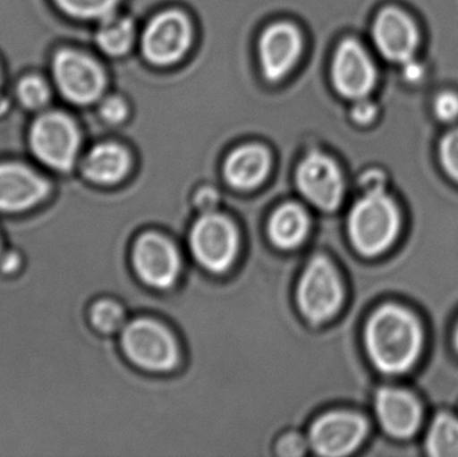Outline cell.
Listing matches in <instances>:
<instances>
[{
	"mask_svg": "<svg viewBox=\"0 0 458 457\" xmlns=\"http://www.w3.org/2000/svg\"><path fill=\"white\" fill-rule=\"evenodd\" d=\"M365 343L371 361L381 372L401 375L419 360L424 333L411 311L401 306L386 305L369 319Z\"/></svg>",
	"mask_w": 458,
	"mask_h": 457,
	"instance_id": "cell-1",
	"label": "cell"
},
{
	"mask_svg": "<svg viewBox=\"0 0 458 457\" xmlns=\"http://www.w3.org/2000/svg\"><path fill=\"white\" fill-rule=\"evenodd\" d=\"M401 215L397 204L381 187L365 190V196L352 207L349 233L360 254L376 257L386 251L400 233Z\"/></svg>",
	"mask_w": 458,
	"mask_h": 457,
	"instance_id": "cell-2",
	"label": "cell"
},
{
	"mask_svg": "<svg viewBox=\"0 0 458 457\" xmlns=\"http://www.w3.org/2000/svg\"><path fill=\"white\" fill-rule=\"evenodd\" d=\"M80 141L77 126L62 113L40 115L30 131V147L35 158L58 172L72 171Z\"/></svg>",
	"mask_w": 458,
	"mask_h": 457,
	"instance_id": "cell-3",
	"label": "cell"
},
{
	"mask_svg": "<svg viewBox=\"0 0 458 457\" xmlns=\"http://www.w3.org/2000/svg\"><path fill=\"white\" fill-rule=\"evenodd\" d=\"M123 348L133 364L152 372L171 370L179 360L176 341L152 319H137L123 327Z\"/></svg>",
	"mask_w": 458,
	"mask_h": 457,
	"instance_id": "cell-4",
	"label": "cell"
},
{
	"mask_svg": "<svg viewBox=\"0 0 458 457\" xmlns=\"http://www.w3.org/2000/svg\"><path fill=\"white\" fill-rule=\"evenodd\" d=\"M301 313L312 322L330 319L341 308L344 289L330 260L317 257L309 263L296 292Z\"/></svg>",
	"mask_w": 458,
	"mask_h": 457,
	"instance_id": "cell-5",
	"label": "cell"
},
{
	"mask_svg": "<svg viewBox=\"0 0 458 457\" xmlns=\"http://www.w3.org/2000/svg\"><path fill=\"white\" fill-rule=\"evenodd\" d=\"M191 249L207 270L225 273L236 258L239 235L227 217L208 212L193 225Z\"/></svg>",
	"mask_w": 458,
	"mask_h": 457,
	"instance_id": "cell-6",
	"label": "cell"
},
{
	"mask_svg": "<svg viewBox=\"0 0 458 457\" xmlns=\"http://www.w3.org/2000/svg\"><path fill=\"white\" fill-rule=\"evenodd\" d=\"M53 72L59 90L72 104H90L104 90L105 77L101 67L78 51H59L54 58Z\"/></svg>",
	"mask_w": 458,
	"mask_h": 457,
	"instance_id": "cell-7",
	"label": "cell"
},
{
	"mask_svg": "<svg viewBox=\"0 0 458 457\" xmlns=\"http://www.w3.org/2000/svg\"><path fill=\"white\" fill-rule=\"evenodd\" d=\"M296 184L301 195L323 211H334L344 198V177L328 156L310 153L299 164Z\"/></svg>",
	"mask_w": 458,
	"mask_h": 457,
	"instance_id": "cell-8",
	"label": "cell"
},
{
	"mask_svg": "<svg viewBox=\"0 0 458 457\" xmlns=\"http://www.w3.org/2000/svg\"><path fill=\"white\" fill-rule=\"evenodd\" d=\"M368 434L365 419L355 413L334 412L322 416L310 429V443L322 456H346L354 453Z\"/></svg>",
	"mask_w": 458,
	"mask_h": 457,
	"instance_id": "cell-9",
	"label": "cell"
},
{
	"mask_svg": "<svg viewBox=\"0 0 458 457\" xmlns=\"http://www.w3.org/2000/svg\"><path fill=\"white\" fill-rule=\"evenodd\" d=\"M191 26L179 11L156 16L142 38V51L152 63L171 64L179 61L190 47Z\"/></svg>",
	"mask_w": 458,
	"mask_h": 457,
	"instance_id": "cell-10",
	"label": "cell"
},
{
	"mask_svg": "<svg viewBox=\"0 0 458 457\" xmlns=\"http://www.w3.org/2000/svg\"><path fill=\"white\" fill-rule=\"evenodd\" d=\"M50 182L18 163L0 164V212L21 214L39 206L50 195Z\"/></svg>",
	"mask_w": 458,
	"mask_h": 457,
	"instance_id": "cell-11",
	"label": "cell"
},
{
	"mask_svg": "<svg viewBox=\"0 0 458 457\" xmlns=\"http://www.w3.org/2000/svg\"><path fill=\"white\" fill-rule=\"evenodd\" d=\"M333 80L339 94L346 98H366L377 80L376 67L357 40L341 43L333 61Z\"/></svg>",
	"mask_w": 458,
	"mask_h": 457,
	"instance_id": "cell-12",
	"label": "cell"
},
{
	"mask_svg": "<svg viewBox=\"0 0 458 457\" xmlns=\"http://www.w3.org/2000/svg\"><path fill=\"white\" fill-rule=\"evenodd\" d=\"M133 266L145 284L157 289H168L179 275V252L164 236L147 233L134 246Z\"/></svg>",
	"mask_w": 458,
	"mask_h": 457,
	"instance_id": "cell-13",
	"label": "cell"
},
{
	"mask_svg": "<svg viewBox=\"0 0 458 457\" xmlns=\"http://www.w3.org/2000/svg\"><path fill=\"white\" fill-rule=\"evenodd\" d=\"M373 37L385 58L403 64L413 59L420 39L413 19L394 7L385 8L379 13L374 21Z\"/></svg>",
	"mask_w": 458,
	"mask_h": 457,
	"instance_id": "cell-14",
	"label": "cell"
},
{
	"mask_svg": "<svg viewBox=\"0 0 458 457\" xmlns=\"http://www.w3.org/2000/svg\"><path fill=\"white\" fill-rule=\"evenodd\" d=\"M376 412L382 428L397 439H409L421 426V405L413 394L403 389L382 388L378 391Z\"/></svg>",
	"mask_w": 458,
	"mask_h": 457,
	"instance_id": "cell-15",
	"label": "cell"
},
{
	"mask_svg": "<svg viewBox=\"0 0 458 457\" xmlns=\"http://www.w3.org/2000/svg\"><path fill=\"white\" fill-rule=\"evenodd\" d=\"M301 53V37L288 23H276L261 35L260 61L267 80L275 82L284 77Z\"/></svg>",
	"mask_w": 458,
	"mask_h": 457,
	"instance_id": "cell-16",
	"label": "cell"
},
{
	"mask_svg": "<svg viewBox=\"0 0 458 457\" xmlns=\"http://www.w3.org/2000/svg\"><path fill=\"white\" fill-rule=\"evenodd\" d=\"M271 157L263 147L245 145L229 155L225 165V179L237 190H252L264 182Z\"/></svg>",
	"mask_w": 458,
	"mask_h": 457,
	"instance_id": "cell-17",
	"label": "cell"
},
{
	"mask_svg": "<svg viewBox=\"0 0 458 457\" xmlns=\"http://www.w3.org/2000/svg\"><path fill=\"white\" fill-rule=\"evenodd\" d=\"M131 168V157L117 144L94 147L82 164L83 174L96 184L112 185L121 182Z\"/></svg>",
	"mask_w": 458,
	"mask_h": 457,
	"instance_id": "cell-18",
	"label": "cell"
},
{
	"mask_svg": "<svg viewBox=\"0 0 458 457\" xmlns=\"http://www.w3.org/2000/svg\"><path fill=\"white\" fill-rule=\"evenodd\" d=\"M309 233V216L301 207L285 204L280 207L268 224V233L275 246L293 250L301 244Z\"/></svg>",
	"mask_w": 458,
	"mask_h": 457,
	"instance_id": "cell-19",
	"label": "cell"
},
{
	"mask_svg": "<svg viewBox=\"0 0 458 457\" xmlns=\"http://www.w3.org/2000/svg\"><path fill=\"white\" fill-rule=\"evenodd\" d=\"M134 39V27L131 19L107 16L97 32V42L109 55L128 53Z\"/></svg>",
	"mask_w": 458,
	"mask_h": 457,
	"instance_id": "cell-20",
	"label": "cell"
},
{
	"mask_svg": "<svg viewBox=\"0 0 458 457\" xmlns=\"http://www.w3.org/2000/svg\"><path fill=\"white\" fill-rule=\"evenodd\" d=\"M427 451L435 457H458V419L437 416L428 432Z\"/></svg>",
	"mask_w": 458,
	"mask_h": 457,
	"instance_id": "cell-21",
	"label": "cell"
},
{
	"mask_svg": "<svg viewBox=\"0 0 458 457\" xmlns=\"http://www.w3.org/2000/svg\"><path fill=\"white\" fill-rule=\"evenodd\" d=\"M123 321L125 316L123 308L113 300H102L91 306L90 324L104 334H113L123 329Z\"/></svg>",
	"mask_w": 458,
	"mask_h": 457,
	"instance_id": "cell-22",
	"label": "cell"
},
{
	"mask_svg": "<svg viewBox=\"0 0 458 457\" xmlns=\"http://www.w3.org/2000/svg\"><path fill=\"white\" fill-rule=\"evenodd\" d=\"M70 15L85 19H105L112 15L118 0H55Z\"/></svg>",
	"mask_w": 458,
	"mask_h": 457,
	"instance_id": "cell-23",
	"label": "cell"
},
{
	"mask_svg": "<svg viewBox=\"0 0 458 457\" xmlns=\"http://www.w3.org/2000/svg\"><path fill=\"white\" fill-rule=\"evenodd\" d=\"M18 97L29 109H40L47 104L50 90L42 78L29 75L19 82Z\"/></svg>",
	"mask_w": 458,
	"mask_h": 457,
	"instance_id": "cell-24",
	"label": "cell"
},
{
	"mask_svg": "<svg viewBox=\"0 0 458 457\" xmlns=\"http://www.w3.org/2000/svg\"><path fill=\"white\" fill-rule=\"evenodd\" d=\"M440 158L446 173L458 182V129L444 137L440 145Z\"/></svg>",
	"mask_w": 458,
	"mask_h": 457,
	"instance_id": "cell-25",
	"label": "cell"
},
{
	"mask_svg": "<svg viewBox=\"0 0 458 457\" xmlns=\"http://www.w3.org/2000/svg\"><path fill=\"white\" fill-rule=\"evenodd\" d=\"M435 113L441 121L451 123L458 117V96L452 91L438 94L435 101Z\"/></svg>",
	"mask_w": 458,
	"mask_h": 457,
	"instance_id": "cell-26",
	"label": "cell"
},
{
	"mask_svg": "<svg viewBox=\"0 0 458 457\" xmlns=\"http://www.w3.org/2000/svg\"><path fill=\"white\" fill-rule=\"evenodd\" d=\"M99 112H101L102 118L107 123H118L125 120L128 109H126L125 102L123 99L118 97H110L102 102Z\"/></svg>",
	"mask_w": 458,
	"mask_h": 457,
	"instance_id": "cell-27",
	"label": "cell"
},
{
	"mask_svg": "<svg viewBox=\"0 0 458 457\" xmlns=\"http://www.w3.org/2000/svg\"><path fill=\"white\" fill-rule=\"evenodd\" d=\"M352 115L355 123L360 125L370 123L376 118L377 107L373 102L366 101L365 98L357 99L352 109Z\"/></svg>",
	"mask_w": 458,
	"mask_h": 457,
	"instance_id": "cell-28",
	"label": "cell"
},
{
	"mask_svg": "<svg viewBox=\"0 0 458 457\" xmlns=\"http://www.w3.org/2000/svg\"><path fill=\"white\" fill-rule=\"evenodd\" d=\"M280 455L298 456L304 453V442L299 435H288L277 445Z\"/></svg>",
	"mask_w": 458,
	"mask_h": 457,
	"instance_id": "cell-29",
	"label": "cell"
},
{
	"mask_svg": "<svg viewBox=\"0 0 458 457\" xmlns=\"http://www.w3.org/2000/svg\"><path fill=\"white\" fill-rule=\"evenodd\" d=\"M21 258L18 252L8 251L0 254V274L2 275H15L21 268Z\"/></svg>",
	"mask_w": 458,
	"mask_h": 457,
	"instance_id": "cell-30",
	"label": "cell"
},
{
	"mask_svg": "<svg viewBox=\"0 0 458 457\" xmlns=\"http://www.w3.org/2000/svg\"><path fill=\"white\" fill-rule=\"evenodd\" d=\"M217 203V196L214 190H201L200 195L198 196V204L203 209H207V211H211Z\"/></svg>",
	"mask_w": 458,
	"mask_h": 457,
	"instance_id": "cell-31",
	"label": "cell"
},
{
	"mask_svg": "<svg viewBox=\"0 0 458 457\" xmlns=\"http://www.w3.org/2000/svg\"><path fill=\"white\" fill-rule=\"evenodd\" d=\"M403 64H405V77L409 80H419L422 74H424V69L417 62H414L413 59L405 62Z\"/></svg>",
	"mask_w": 458,
	"mask_h": 457,
	"instance_id": "cell-32",
	"label": "cell"
},
{
	"mask_svg": "<svg viewBox=\"0 0 458 457\" xmlns=\"http://www.w3.org/2000/svg\"><path fill=\"white\" fill-rule=\"evenodd\" d=\"M456 348L458 349V327L456 332Z\"/></svg>",
	"mask_w": 458,
	"mask_h": 457,
	"instance_id": "cell-33",
	"label": "cell"
}]
</instances>
